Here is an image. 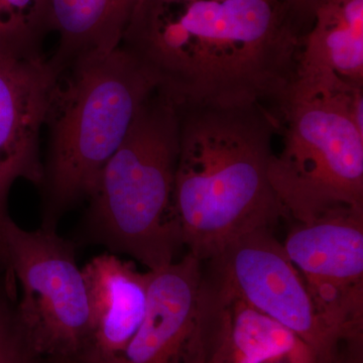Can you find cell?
Instances as JSON below:
<instances>
[{"mask_svg": "<svg viewBox=\"0 0 363 363\" xmlns=\"http://www.w3.org/2000/svg\"><path fill=\"white\" fill-rule=\"evenodd\" d=\"M90 313V334L81 363H109L135 337L147 307L150 271L104 252L82 267Z\"/></svg>", "mask_w": 363, "mask_h": 363, "instance_id": "11", "label": "cell"}, {"mask_svg": "<svg viewBox=\"0 0 363 363\" xmlns=\"http://www.w3.org/2000/svg\"><path fill=\"white\" fill-rule=\"evenodd\" d=\"M204 262L188 252L150 271L142 325L109 363H206L215 332L214 286Z\"/></svg>", "mask_w": 363, "mask_h": 363, "instance_id": "9", "label": "cell"}, {"mask_svg": "<svg viewBox=\"0 0 363 363\" xmlns=\"http://www.w3.org/2000/svg\"><path fill=\"white\" fill-rule=\"evenodd\" d=\"M335 363H362V362H354V360H350V359H341V360H338V362H336Z\"/></svg>", "mask_w": 363, "mask_h": 363, "instance_id": "18", "label": "cell"}, {"mask_svg": "<svg viewBox=\"0 0 363 363\" xmlns=\"http://www.w3.org/2000/svg\"><path fill=\"white\" fill-rule=\"evenodd\" d=\"M138 0H50L49 30L58 45L48 59L57 75L121 45Z\"/></svg>", "mask_w": 363, "mask_h": 363, "instance_id": "14", "label": "cell"}, {"mask_svg": "<svg viewBox=\"0 0 363 363\" xmlns=\"http://www.w3.org/2000/svg\"><path fill=\"white\" fill-rule=\"evenodd\" d=\"M278 107L284 147L269 178L285 217L363 212V87L296 76Z\"/></svg>", "mask_w": 363, "mask_h": 363, "instance_id": "5", "label": "cell"}, {"mask_svg": "<svg viewBox=\"0 0 363 363\" xmlns=\"http://www.w3.org/2000/svg\"><path fill=\"white\" fill-rule=\"evenodd\" d=\"M296 30L304 37L311 28L315 11L324 0H281Z\"/></svg>", "mask_w": 363, "mask_h": 363, "instance_id": "17", "label": "cell"}, {"mask_svg": "<svg viewBox=\"0 0 363 363\" xmlns=\"http://www.w3.org/2000/svg\"><path fill=\"white\" fill-rule=\"evenodd\" d=\"M272 227H259L234 238L210 262L217 283L257 311L288 327L316 353L319 363L344 355L320 321L298 269Z\"/></svg>", "mask_w": 363, "mask_h": 363, "instance_id": "8", "label": "cell"}, {"mask_svg": "<svg viewBox=\"0 0 363 363\" xmlns=\"http://www.w3.org/2000/svg\"><path fill=\"white\" fill-rule=\"evenodd\" d=\"M0 264L20 283L18 316L33 347L52 362L82 355L90 334V313L75 245L54 229L25 230L0 223Z\"/></svg>", "mask_w": 363, "mask_h": 363, "instance_id": "6", "label": "cell"}, {"mask_svg": "<svg viewBox=\"0 0 363 363\" xmlns=\"http://www.w3.org/2000/svg\"><path fill=\"white\" fill-rule=\"evenodd\" d=\"M296 76L363 87V0H324L303 37Z\"/></svg>", "mask_w": 363, "mask_h": 363, "instance_id": "13", "label": "cell"}, {"mask_svg": "<svg viewBox=\"0 0 363 363\" xmlns=\"http://www.w3.org/2000/svg\"><path fill=\"white\" fill-rule=\"evenodd\" d=\"M57 78L45 56L0 52V223L11 217L7 204L16 181L42 184L40 138Z\"/></svg>", "mask_w": 363, "mask_h": 363, "instance_id": "10", "label": "cell"}, {"mask_svg": "<svg viewBox=\"0 0 363 363\" xmlns=\"http://www.w3.org/2000/svg\"><path fill=\"white\" fill-rule=\"evenodd\" d=\"M211 279L215 332L206 363H319L295 332Z\"/></svg>", "mask_w": 363, "mask_h": 363, "instance_id": "12", "label": "cell"}, {"mask_svg": "<svg viewBox=\"0 0 363 363\" xmlns=\"http://www.w3.org/2000/svg\"><path fill=\"white\" fill-rule=\"evenodd\" d=\"M50 0H0V52L43 57L49 30Z\"/></svg>", "mask_w": 363, "mask_h": 363, "instance_id": "15", "label": "cell"}, {"mask_svg": "<svg viewBox=\"0 0 363 363\" xmlns=\"http://www.w3.org/2000/svg\"><path fill=\"white\" fill-rule=\"evenodd\" d=\"M179 107L174 213L183 247L210 262L241 234L285 217L269 178L278 119L260 104Z\"/></svg>", "mask_w": 363, "mask_h": 363, "instance_id": "2", "label": "cell"}, {"mask_svg": "<svg viewBox=\"0 0 363 363\" xmlns=\"http://www.w3.org/2000/svg\"><path fill=\"white\" fill-rule=\"evenodd\" d=\"M16 279L0 267V363H54L33 347L18 312Z\"/></svg>", "mask_w": 363, "mask_h": 363, "instance_id": "16", "label": "cell"}, {"mask_svg": "<svg viewBox=\"0 0 363 363\" xmlns=\"http://www.w3.org/2000/svg\"><path fill=\"white\" fill-rule=\"evenodd\" d=\"M157 87L149 68L121 45L60 74L45 124L40 227L56 230L67 211L89 199L105 164Z\"/></svg>", "mask_w": 363, "mask_h": 363, "instance_id": "3", "label": "cell"}, {"mask_svg": "<svg viewBox=\"0 0 363 363\" xmlns=\"http://www.w3.org/2000/svg\"><path fill=\"white\" fill-rule=\"evenodd\" d=\"M138 1H140V0H138Z\"/></svg>", "mask_w": 363, "mask_h": 363, "instance_id": "20", "label": "cell"}, {"mask_svg": "<svg viewBox=\"0 0 363 363\" xmlns=\"http://www.w3.org/2000/svg\"><path fill=\"white\" fill-rule=\"evenodd\" d=\"M301 42L281 0H140L121 45L179 106H279Z\"/></svg>", "mask_w": 363, "mask_h": 363, "instance_id": "1", "label": "cell"}, {"mask_svg": "<svg viewBox=\"0 0 363 363\" xmlns=\"http://www.w3.org/2000/svg\"><path fill=\"white\" fill-rule=\"evenodd\" d=\"M180 124L179 105L155 91L88 199L86 240L130 255L149 271L175 262L183 247L173 209Z\"/></svg>", "mask_w": 363, "mask_h": 363, "instance_id": "4", "label": "cell"}, {"mask_svg": "<svg viewBox=\"0 0 363 363\" xmlns=\"http://www.w3.org/2000/svg\"><path fill=\"white\" fill-rule=\"evenodd\" d=\"M283 245L344 357L362 358L363 212L339 210L296 223Z\"/></svg>", "mask_w": 363, "mask_h": 363, "instance_id": "7", "label": "cell"}, {"mask_svg": "<svg viewBox=\"0 0 363 363\" xmlns=\"http://www.w3.org/2000/svg\"><path fill=\"white\" fill-rule=\"evenodd\" d=\"M55 363H81V362H78V360H75V359H68V360H63V362H55Z\"/></svg>", "mask_w": 363, "mask_h": 363, "instance_id": "19", "label": "cell"}]
</instances>
